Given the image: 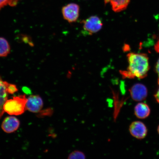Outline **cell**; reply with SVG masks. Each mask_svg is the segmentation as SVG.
<instances>
[{"label":"cell","instance_id":"obj_13","mask_svg":"<svg viewBox=\"0 0 159 159\" xmlns=\"http://www.w3.org/2000/svg\"><path fill=\"white\" fill-rule=\"evenodd\" d=\"M69 159H84L85 156L84 153L79 151H75L69 155Z\"/></svg>","mask_w":159,"mask_h":159},{"label":"cell","instance_id":"obj_2","mask_svg":"<svg viewBox=\"0 0 159 159\" xmlns=\"http://www.w3.org/2000/svg\"><path fill=\"white\" fill-rule=\"evenodd\" d=\"M27 98L25 95L14 97L7 100L3 106L5 112L10 115H19L25 112Z\"/></svg>","mask_w":159,"mask_h":159},{"label":"cell","instance_id":"obj_11","mask_svg":"<svg viewBox=\"0 0 159 159\" xmlns=\"http://www.w3.org/2000/svg\"><path fill=\"white\" fill-rule=\"evenodd\" d=\"M150 113V107L146 103H139L135 107V115L139 119L146 118L149 116Z\"/></svg>","mask_w":159,"mask_h":159},{"label":"cell","instance_id":"obj_9","mask_svg":"<svg viewBox=\"0 0 159 159\" xmlns=\"http://www.w3.org/2000/svg\"><path fill=\"white\" fill-rule=\"evenodd\" d=\"M9 83L4 81L0 76V119L5 112L3 109V106L7 100L8 94L7 86Z\"/></svg>","mask_w":159,"mask_h":159},{"label":"cell","instance_id":"obj_1","mask_svg":"<svg viewBox=\"0 0 159 159\" xmlns=\"http://www.w3.org/2000/svg\"><path fill=\"white\" fill-rule=\"evenodd\" d=\"M129 66L126 70L120 72L124 78H144L150 69L149 58L145 53H130L127 55Z\"/></svg>","mask_w":159,"mask_h":159},{"label":"cell","instance_id":"obj_7","mask_svg":"<svg viewBox=\"0 0 159 159\" xmlns=\"http://www.w3.org/2000/svg\"><path fill=\"white\" fill-rule=\"evenodd\" d=\"M43 107V101L38 95H31L27 98L26 108L33 113H38Z\"/></svg>","mask_w":159,"mask_h":159},{"label":"cell","instance_id":"obj_15","mask_svg":"<svg viewBox=\"0 0 159 159\" xmlns=\"http://www.w3.org/2000/svg\"><path fill=\"white\" fill-rule=\"evenodd\" d=\"M7 91L9 94H13L17 92L18 89L15 85L9 83L7 86Z\"/></svg>","mask_w":159,"mask_h":159},{"label":"cell","instance_id":"obj_4","mask_svg":"<svg viewBox=\"0 0 159 159\" xmlns=\"http://www.w3.org/2000/svg\"><path fill=\"white\" fill-rule=\"evenodd\" d=\"M80 8L75 3H70L64 6L61 9L63 18L70 23H75L78 20Z\"/></svg>","mask_w":159,"mask_h":159},{"label":"cell","instance_id":"obj_18","mask_svg":"<svg viewBox=\"0 0 159 159\" xmlns=\"http://www.w3.org/2000/svg\"><path fill=\"white\" fill-rule=\"evenodd\" d=\"M154 48L157 52L159 53V39L155 45Z\"/></svg>","mask_w":159,"mask_h":159},{"label":"cell","instance_id":"obj_12","mask_svg":"<svg viewBox=\"0 0 159 159\" xmlns=\"http://www.w3.org/2000/svg\"><path fill=\"white\" fill-rule=\"evenodd\" d=\"M11 51V47L7 39L0 37V57L7 56Z\"/></svg>","mask_w":159,"mask_h":159},{"label":"cell","instance_id":"obj_20","mask_svg":"<svg viewBox=\"0 0 159 159\" xmlns=\"http://www.w3.org/2000/svg\"><path fill=\"white\" fill-rule=\"evenodd\" d=\"M158 84H159V78L158 80Z\"/></svg>","mask_w":159,"mask_h":159},{"label":"cell","instance_id":"obj_6","mask_svg":"<svg viewBox=\"0 0 159 159\" xmlns=\"http://www.w3.org/2000/svg\"><path fill=\"white\" fill-rule=\"evenodd\" d=\"M129 131L133 137L139 139L144 138L148 134L146 125L140 121L133 122L129 127Z\"/></svg>","mask_w":159,"mask_h":159},{"label":"cell","instance_id":"obj_17","mask_svg":"<svg viewBox=\"0 0 159 159\" xmlns=\"http://www.w3.org/2000/svg\"><path fill=\"white\" fill-rule=\"evenodd\" d=\"M155 69H156V72L157 74H158L159 77V59H158L157 61L156 68H155Z\"/></svg>","mask_w":159,"mask_h":159},{"label":"cell","instance_id":"obj_14","mask_svg":"<svg viewBox=\"0 0 159 159\" xmlns=\"http://www.w3.org/2000/svg\"><path fill=\"white\" fill-rule=\"evenodd\" d=\"M17 2L18 0H0V10L7 5L15 7Z\"/></svg>","mask_w":159,"mask_h":159},{"label":"cell","instance_id":"obj_19","mask_svg":"<svg viewBox=\"0 0 159 159\" xmlns=\"http://www.w3.org/2000/svg\"><path fill=\"white\" fill-rule=\"evenodd\" d=\"M157 131H158V134H159V126H158V128Z\"/></svg>","mask_w":159,"mask_h":159},{"label":"cell","instance_id":"obj_5","mask_svg":"<svg viewBox=\"0 0 159 159\" xmlns=\"http://www.w3.org/2000/svg\"><path fill=\"white\" fill-rule=\"evenodd\" d=\"M129 91L131 97L135 101L144 100L148 96V91L147 87L141 83H137L133 85Z\"/></svg>","mask_w":159,"mask_h":159},{"label":"cell","instance_id":"obj_10","mask_svg":"<svg viewBox=\"0 0 159 159\" xmlns=\"http://www.w3.org/2000/svg\"><path fill=\"white\" fill-rule=\"evenodd\" d=\"M130 0H105V3H109L115 12H119L126 9Z\"/></svg>","mask_w":159,"mask_h":159},{"label":"cell","instance_id":"obj_8","mask_svg":"<svg viewBox=\"0 0 159 159\" xmlns=\"http://www.w3.org/2000/svg\"><path fill=\"white\" fill-rule=\"evenodd\" d=\"M20 125L18 119L14 116H8L5 118L2 124V128L7 133H13L18 129Z\"/></svg>","mask_w":159,"mask_h":159},{"label":"cell","instance_id":"obj_16","mask_svg":"<svg viewBox=\"0 0 159 159\" xmlns=\"http://www.w3.org/2000/svg\"><path fill=\"white\" fill-rule=\"evenodd\" d=\"M154 98L156 99L157 102L159 104V87L158 90L157 91L156 93L154 95Z\"/></svg>","mask_w":159,"mask_h":159},{"label":"cell","instance_id":"obj_3","mask_svg":"<svg viewBox=\"0 0 159 159\" xmlns=\"http://www.w3.org/2000/svg\"><path fill=\"white\" fill-rule=\"evenodd\" d=\"M83 24V32L85 34L92 35L98 32L102 29L103 23L98 16H93L82 21Z\"/></svg>","mask_w":159,"mask_h":159}]
</instances>
